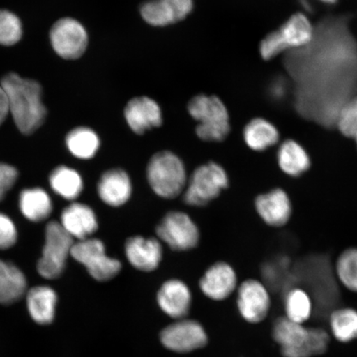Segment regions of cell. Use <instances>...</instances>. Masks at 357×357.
Instances as JSON below:
<instances>
[{
    "label": "cell",
    "mask_w": 357,
    "mask_h": 357,
    "mask_svg": "<svg viewBox=\"0 0 357 357\" xmlns=\"http://www.w3.org/2000/svg\"><path fill=\"white\" fill-rule=\"evenodd\" d=\"M0 84L6 93L10 114L20 132L31 135L41 128L47 114L41 84L15 73L3 75Z\"/></svg>",
    "instance_id": "cell-1"
},
{
    "label": "cell",
    "mask_w": 357,
    "mask_h": 357,
    "mask_svg": "<svg viewBox=\"0 0 357 357\" xmlns=\"http://www.w3.org/2000/svg\"><path fill=\"white\" fill-rule=\"evenodd\" d=\"M271 337L282 357H317L329 350L332 337L320 327H307L285 316L276 319L271 328Z\"/></svg>",
    "instance_id": "cell-2"
},
{
    "label": "cell",
    "mask_w": 357,
    "mask_h": 357,
    "mask_svg": "<svg viewBox=\"0 0 357 357\" xmlns=\"http://www.w3.org/2000/svg\"><path fill=\"white\" fill-rule=\"evenodd\" d=\"M147 185L158 198L173 200L182 196L189 174L184 160L172 151H159L146 167Z\"/></svg>",
    "instance_id": "cell-3"
},
{
    "label": "cell",
    "mask_w": 357,
    "mask_h": 357,
    "mask_svg": "<svg viewBox=\"0 0 357 357\" xmlns=\"http://www.w3.org/2000/svg\"><path fill=\"white\" fill-rule=\"evenodd\" d=\"M230 187V177L220 163L209 160L189 175L181 197L187 206L204 208L220 198Z\"/></svg>",
    "instance_id": "cell-4"
},
{
    "label": "cell",
    "mask_w": 357,
    "mask_h": 357,
    "mask_svg": "<svg viewBox=\"0 0 357 357\" xmlns=\"http://www.w3.org/2000/svg\"><path fill=\"white\" fill-rule=\"evenodd\" d=\"M155 236L174 252H185L198 248L199 227L190 214L171 211L164 214L155 229Z\"/></svg>",
    "instance_id": "cell-5"
},
{
    "label": "cell",
    "mask_w": 357,
    "mask_h": 357,
    "mask_svg": "<svg viewBox=\"0 0 357 357\" xmlns=\"http://www.w3.org/2000/svg\"><path fill=\"white\" fill-rule=\"evenodd\" d=\"M74 244V238L67 233L60 222H48L42 257L37 266L39 275L47 280L59 278L65 271L67 259L70 255Z\"/></svg>",
    "instance_id": "cell-6"
},
{
    "label": "cell",
    "mask_w": 357,
    "mask_h": 357,
    "mask_svg": "<svg viewBox=\"0 0 357 357\" xmlns=\"http://www.w3.org/2000/svg\"><path fill=\"white\" fill-rule=\"evenodd\" d=\"M70 256L86 267L89 275L99 282L114 280L123 270L122 261L109 256L105 243L100 239L79 241L74 244Z\"/></svg>",
    "instance_id": "cell-7"
},
{
    "label": "cell",
    "mask_w": 357,
    "mask_h": 357,
    "mask_svg": "<svg viewBox=\"0 0 357 357\" xmlns=\"http://www.w3.org/2000/svg\"><path fill=\"white\" fill-rule=\"evenodd\" d=\"M159 337L166 349L178 354L202 349L208 342V335L202 324L188 318L174 320L160 331Z\"/></svg>",
    "instance_id": "cell-8"
},
{
    "label": "cell",
    "mask_w": 357,
    "mask_h": 357,
    "mask_svg": "<svg viewBox=\"0 0 357 357\" xmlns=\"http://www.w3.org/2000/svg\"><path fill=\"white\" fill-rule=\"evenodd\" d=\"M236 305L245 322L259 324L269 316L272 307L271 290L262 280L249 278L239 283Z\"/></svg>",
    "instance_id": "cell-9"
},
{
    "label": "cell",
    "mask_w": 357,
    "mask_h": 357,
    "mask_svg": "<svg viewBox=\"0 0 357 357\" xmlns=\"http://www.w3.org/2000/svg\"><path fill=\"white\" fill-rule=\"evenodd\" d=\"M50 43L53 50L65 60H77L86 52L89 36L82 22L73 17H62L52 25Z\"/></svg>",
    "instance_id": "cell-10"
},
{
    "label": "cell",
    "mask_w": 357,
    "mask_h": 357,
    "mask_svg": "<svg viewBox=\"0 0 357 357\" xmlns=\"http://www.w3.org/2000/svg\"><path fill=\"white\" fill-rule=\"evenodd\" d=\"M123 252L133 269L153 273L162 265L164 245L155 236L132 235L125 241Z\"/></svg>",
    "instance_id": "cell-11"
},
{
    "label": "cell",
    "mask_w": 357,
    "mask_h": 357,
    "mask_svg": "<svg viewBox=\"0 0 357 357\" xmlns=\"http://www.w3.org/2000/svg\"><path fill=\"white\" fill-rule=\"evenodd\" d=\"M238 284L235 268L225 261L213 262L199 280L201 293L208 300L215 302L225 301L233 296Z\"/></svg>",
    "instance_id": "cell-12"
},
{
    "label": "cell",
    "mask_w": 357,
    "mask_h": 357,
    "mask_svg": "<svg viewBox=\"0 0 357 357\" xmlns=\"http://www.w3.org/2000/svg\"><path fill=\"white\" fill-rule=\"evenodd\" d=\"M160 311L173 320L188 317L193 305V294L185 281L178 278L165 280L155 294Z\"/></svg>",
    "instance_id": "cell-13"
},
{
    "label": "cell",
    "mask_w": 357,
    "mask_h": 357,
    "mask_svg": "<svg viewBox=\"0 0 357 357\" xmlns=\"http://www.w3.org/2000/svg\"><path fill=\"white\" fill-rule=\"evenodd\" d=\"M254 208L260 220L274 229L287 225L293 215L291 199L287 191L279 187L256 196Z\"/></svg>",
    "instance_id": "cell-14"
},
{
    "label": "cell",
    "mask_w": 357,
    "mask_h": 357,
    "mask_svg": "<svg viewBox=\"0 0 357 357\" xmlns=\"http://www.w3.org/2000/svg\"><path fill=\"white\" fill-rule=\"evenodd\" d=\"M134 185L130 174L121 167L107 169L102 174L97 184V194L106 205L119 208L131 200Z\"/></svg>",
    "instance_id": "cell-15"
},
{
    "label": "cell",
    "mask_w": 357,
    "mask_h": 357,
    "mask_svg": "<svg viewBox=\"0 0 357 357\" xmlns=\"http://www.w3.org/2000/svg\"><path fill=\"white\" fill-rule=\"evenodd\" d=\"M193 8V0H146L140 7V13L146 24L166 26L184 20Z\"/></svg>",
    "instance_id": "cell-16"
},
{
    "label": "cell",
    "mask_w": 357,
    "mask_h": 357,
    "mask_svg": "<svg viewBox=\"0 0 357 357\" xmlns=\"http://www.w3.org/2000/svg\"><path fill=\"white\" fill-rule=\"evenodd\" d=\"M124 118L129 128L137 135L162 126V111L158 102L147 96L133 98L125 107Z\"/></svg>",
    "instance_id": "cell-17"
},
{
    "label": "cell",
    "mask_w": 357,
    "mask_h": 357,
    "mask_svg": "<svg viewBox=\"0 0 357 357\" xmlns=\"http://www.w3.org/2000/svg\"><path fill=\"white\" fill-rule=\"evenodd\" d=\"M60 223L67 233L79 241L92 238L99 229L96 212L82 203H73L66 207L61 213Z\"/></svg>",
    "instance_id": "cell-18"
},
{
    "label": "cell",
    "mask_w": 357,
    "mask_h": 357,
    "mask_svg": "<svg viewBox=\"0 0 357 357\" xmlns=\"http://www.w3.org/2000/svg\"><path fill=\"white\" fill-rule=\"evenodd\" d=\"M278 167L284 175L298 178L305 175L312 167V160L301 144L293 139L285 140L276 154Z\"/></svg>",
    "instance_id": "cell-19"
},
{
    "label": "cell",
    "mask_w": 357,
    "mask_h": 357,
    "mask_svg": "<svg viewBox=\"0 0 357 357\" xmlns=\"http://www.w3.org/2000/svg\"><path fill=\"white\" fill-rule=\"evenodd\" d=\"M188 112L198 124L230 122L225 102L215 96L198 95L192 98L188 104Z\"/></svg>",
    "instance_id": "cell-20"
},
{
    "label": "cell",
    "mask_w": 357,
    "mask_h": 357,
    "mask_svg": "<svg viewBox=\"0 0 357 357\" xmlns=\"http://www.w3.org/2000/svg\"><path fill=\"white\" fill-rule=\"evenodd\" d=\"M245 144L256 153H263L280 141V132L273 123L261 118L251 120L243 132Z\"/></svg>",
    "instance_id": "cell-21"
},
{
    "label": "cell",
    "mask_w": 357,
    "mask_h": 357,
    "mask_svg": "<svg viewBox=\"0 0 357 357\" xmlns=\"http://www.w3.org/2000/svg\"><path fill=\"white\" fill-rule=\"evenodd\" d=\"M26 279L22 271L12 263L0 259V305H12L26 292Z\"/></svg>",
    "instance_id": "cell-22"
},
{
    "label": "cell",
    "mask_w": 357,
    "mask_h": 357,
    "mask_svg": "<svg viewBox=\"0 0 357 357\" xmlns=\"http://www.w3.org/2000/svg\"><path fill=\"white\" fill-rule=\"evenodd\" d=\"M57 296L54 289L47 287L31 289L26 294V305L36 323L50 324L55 317Z\"/></svg>",
    "instance_id": "cell-23"
},
{
    "label": "cell",
    "mask_w": 357,
    "mask_h": 357,
    "mask_svg": "<svg viewBox=\"0 0 357 357\" xmlns=\"http://www.w3.org/2000/svg\"><path fill=\"white\" fill-rule=\"evenodd\" d=\"M329 333L342 344L357 340V310L351 307L333 309L328 314Z\"/></svg>",
    "instance_id": "cell-24"
},
{
    "label": "cell",
    "mask_w": 357,
    "mask_h": 357,
    "mask_svg": "<svg viewBox=\"0 0 357 357\" xmlns=\"http://www.w3.org/2000/svg\"><path fill=\"white\" fill-rule=\"evenodd\" d=\"M284 315L297 324L309 322L315 310V303L311 294L306 289L293 287L284 294Z\"/></svg>",
    "instance_id": "cell-25"
},
{
    "label": "cell",
    "mask_w": 357,
    "mask_h": 357,
    "mask_svg": "<svg viewBox=\"0 0 357 357\" xmlns=\"http://www.w3.org/2000/svg\"><path fill=\"white\" fill-rule=\"evenodd\" d=\"M20 208L24 216L34 222L46 220L53 209L52 201L46 191L26 189L20 195Z\"/></svg>",
    "instance_id": "cell-26"
},
{
    "label": "cell",
    "mask_w": 357,
    "mask_h": 357,
    "mask_svg": "<svg viewBox=\"0 0 357 357\" xmlns=\"http://www.w3.org/2000/svg\"><path fill=\"white\" fill-rule=\"evenodd\" d=\"M70 153L82 160L95 158L100 149V138L96 132L87 127H78L71 130L66 137Z\"/></svg>",
    "instance_id": "cell-27"
},
{
    "label": "cell",
    "mask_w": 357,
    "mask_h": 357,
    "mask_svg": "<svg viewBox=\"0 0 357 357\" xmlns=\"http://www.w3.org/2000/svg\"><path fill=\"white\" fill-rule=\"evenodd\" d=\"M49 182L52 190L65 199H77L84 189L82 176L75 169L68 167H56L51 173Z\"/></svg>",
    "instance_id": "cell-28"
},
{
    "label": "cell",
    "mask_w": 357,
    "mask_h": 357,
    "mask_svg": "<svg viewBox=\"0 0 357 357\" xmlns=\"http://www.w3.org/2000/svg\"><path fill=\"white\" fill-rule=\"evenodd\" d=\"M278 31L288 48L305 46L314 34L310 21L303 13L290 17Z\"/></svg>",
    "instance_id": "cell-29"
},
{
    "label": "cell",
    "mask_w": 357,
    "mask_h": 357,
    "mask_svg": "<svg viewBox=\"0 0 357 357\" xmlns=\"http://www.w3.org/2000/svg\"><path fill=\"white\" fill-rule=\"evenodd\" d=\"M334 272L343 287L357 294V247L348 248L339 254Z\"/></svg>",
    "instance_id": "cell-30"
},
{
    "label": "cell",
    "mask_w": 357,
    "mask_h": 357,
    "mask_svg": "<svg viewBox=\"0 0 357 357\" xmlns=\"http://www.w3.org/2000/svg\"><path fill=\"white\" fill-rule=\"evenodd\" d=\"M24 30L21 20L15 13L0 10V45L11 47L21 41Z\"/></svg>",
    "instance_id": "cell-31"
},
{
    "label": "cell",
    "mask_w": 357,
    "mask_h": 357,
    "mask_svg": "<svg viewBox=\"0 0 357 357\" xmlns=\"http://www.w3.org/2000/svg\"><path fill=\"white\" fill-rule=\"evenodd\" d=\"M337 126L343 136L354 139L357 134V98L343 107L337 116Z\"/></svg>",
    "instance_id": "cell-32"
},
{
    "label": "cell",
    "mask_w": 357,
    "mask_h": 357,
    "mask_svg": "<svg viewBox=\"0 0 357 357\" xmlns=\"http://www.w3.org/2000/svg\"><path fill=\"white\" fill-rule=\"evenodd\" d=\"M231 132L230 122L213 125L197 124L195 128L199 139L206 142H221L226 139Z\"/></svg>",
    "instance_id": "cell-33"
},
{
    "label": "cell",
    "mask_w": 357,
    "mask_h": 357,
    "mask_svg": "<svg viewBox=\"0 0 357 357\" xmlns=\"http://www.w3.org/2000/svg\"><path fill=\"white\" fill-rule=\"evenodd\" d=\"M288 47L284 42L279 31H275L262 40L260 45V53L264 60H271L287 50Z\"/></svg>",
    "instance_id": "cell-34"
},
{
    "label": "cell",
    "mask_w": 357,
    "mask_h": 357,
    "mask_svg": "<svg viewBox=\"0 0 357 357\" xmlns=\"http://www.w3.org/2000/svg\"><path fill=\"white\" fill-rule=\"evenodd\" d=\"M17 240V231L15 222L6 214L0 213V250L13 247Z\"/></svg>",
    "instance_id": "cell-35"
},
{
    "label": "cell",
    "mask_w": 357,
    "mask_h": 357,
    "mask_svg": "<svg viewBox=\"0 0 357 357\" xmlns=\"http://www.w3.org/2000/svg\"><path fill=\"white\" fill-rule=\"evenodd\" d=\"M19 172L15 167L6 163H0V201L6 197V194L15 185Z\"/></svg>",
    "instance_id": "cell-36"
},
{
    "label": "cell",
    "mask_w": 357,
    "mask_h": 357,
    "mask_svg": "<svg viewBox=\"0 0 357 357\" xmlns=\"http://www.w3.org/2000/svg\"><path fill=\"white\" fill-rule=\"evenodd\" d=\"M8 114H10V109H8V98L6 91L0 84V126L6 121Z\"/></svg>",
    "instance_id": "cell-37"
},
{
    "label": "cell",
    "mask_w": 357,
    "mask_h": 357,
    "mask_svg": "<svg viewBox=\"0 0 357 357\" xmlns=\"http://www.w3.org/2000/svg\"><path fill=\"white\" fill-rule=\"evenodd\" d=\"M319 1L326 4H334L336 3L338 0H319Z\"/></svg>",
    "instance_id": "cell-38"
},
{
    "label": "cell",
    "mask_w": 357,
    "mask_h": 357,
    "mask_svg": "<svg viewBox=\"0 0 357 357\" xmlns=\"http://www.w3.org/2000/svg\"><path fill=\"white\" fill-rule=\"evenodd\" d=\"M354 141H355V142H356V147H357V134H356V135L354 137Z\"/></svg>",
    "instance_id": "cell-39"
}]
</instances>
